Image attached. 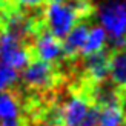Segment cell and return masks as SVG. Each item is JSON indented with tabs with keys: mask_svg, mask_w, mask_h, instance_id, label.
I'll list each match as a JSON object with an SVG mask.
<instances>
[{
	"mask_svg": "<svg viewBox=\"0 0 126 126\" xmlns=\"http://www.w3.org/2000/svg\"><path fill=\"white\" fill-rule=\"evenodd\" d=\"M125 111L122 103H111L98 108L97 126H123Z\"/></svg>",
	"mask_w": 126,
	"mask_h": 126,
	"instance_id": "obj_10",
	"label": "cell"
},
{
	"mask_svg": "<svg viewBox=\"0 0 126 126\" xmlns=\"http://www.w3.org/2000/svg\"><path fill=\"white\" fill-rule=\"evenodd\" d=\"M106 42H108V35H106L105 29L100 25H95L91 29H88V35H86L85 45L81 48V54L89 55L98 51H103V48L106 46Z\"/></svg>",
	"mask_w": 126,
	"mask_h": 126,
	"instance_id": "obj_12",
	"label": "cell"
},
{
	"mask_svg": "<svg viewBox=\"0 0 126 126\" xmlns=\"http://www.w3.org/2000/svg\"><path fill=\"white\" fill-rule=\"evenodd\" d=\"M66 0H49V3H65Z\"/></svg>",
	"mask_w": 126,
	"mask_h": 126,
	"instance_id": "obj_16",
	"label": "cell"
},
{
	"mask_svg": "<svg viewBox=\"0 0 126 126\" xmlns=\"http://www.w3.org/2000/svg\"><path fill=\"white\" fill-rule=\"evenodd\" d=\"M0 63L16 71H20L29 63V49L23 45V40L8 31L0 32Z\"/></svg>",
	"mask_w": 126,
	"mask_h": 126,
	"instance_id": "obj_3",
	"label": "cell"
},
{
	"mask_svg": "<svg viewBox=\"0 0 126 126\" xmlns=\"http://www.w3.org/2000/svg\"><path fill=\"white\" fill-rule=\"evenodd\" d=\"M91 106L88 105V100L81 95H71L60 111V118L65 126H81L85 117Z\"/></svg>",
	"mask_w": 126,
	"mask_h": 126,
	"instance_id": "obj_6",
	"label": "cell"
},
{
	"mask_svg": "<svg viewBox=\"0 0 126 126\" xmlns=\"http://www.w3.org/2000/svg\"><path fill=\"white\" fill-rule=\"evenodd\" d=\"M18 80V71L0 63V91L8 89Z\"/></svg>",
	"mask_w": 126,
	"mask_h": 126,
	"instance_id": "obj_13",
	"label": "cell"
},
{
	"mask_svg": "<svg viewBox=\"0 0 126 126\" xmlns=\"http://www.w3.org/2000/svg\"><path fill=\"white\" fill-rule=\"evenodd\" d=\"M125 88H126V86H125Z\"/></svg>",
	"mask_w": 126,
	"mask_h": 126,
	"instance_id": "obj_18",
	"label": "cell"
},
{
	"mask_svg": "<svg viewBox=\"0 0 126 126\" xmlns=\"http://www.w3.org/2000/svg\"><path fill=\"white\" fill-rule=\"evenodd\" d=\"M98 22L115 49L126 48V2L106 0L100 5Z\"/></svg>",
	"mask_w": 126,
	"mask_h": 126,
	"instance_id": "obj_1",
	"label": "cell"
},
{
	"mask_svg": "<svg viewBox=\"0 0 126 126\" xmlns=\"http://www.w3.org/2000/svg\"><path fill=\"white\" fill-rule=\"evenodd\" d=\"M55 71L52 63L43 60H32L23 68L22 80L23 83L32 89H46L54 83Z\"/></svg>",
	"mask_w": 126,
	"mask_h": 126,
	"instance_id": "obj_4",
	"label": "cell"
},
{
	"mask_svg": "<svg viewBox=\"0 0 126 126\" xmlns=\"http://www.w3.org/2000/svg\"><path fill=\"white\" fill-rule=\"evenodd\" d=\"M63 126H65V125H63Z\"/></svg>",
	"mask_w": 126,
	"mask_h": 126,
	"instance_id": "obj_17",
	"label": "cell"
},
{
	"mask_svg": "<svg viewBox=\"0 0 126 126\" xmlns=\"http://www.w3.org/2000/svg\"><path fill=\"white\" fill-rule=\"evenodd\" d=\"M17 2L25 8H39L42 6V3H45V0H17Z\"/></svg>",
	"mask_w": 126,
	"mask_h": 126,
	"instance_id": "obj_14",
	"label": "cell"
},
{
	"mask_svg": "<svg viewBox=\"0 0 126 126\" xmlns=\"http://www.w3.org/2000/svg\"><path fill=\"white\" fill-rule=\"evenodd\" d=\"M88 35V25L86 23H75L74 28L65 35L62 42L63 48V55L66 57H75L81 52V48L85 45Z\"/></svg>",
	"mask_w": 126,
	"mask_h": 126,
	"instance_id": "obj_8",
	"label": "cell"
},
{
	"mask_svg": "<svg viewBox=\"0 0 126 126\" xmlns=\"http://www.w3.org/2000/svg\"><path fill=\"white\" fill-rule=\"evenodd\" d=\"M20 115V105L16 94L9 89L0 91V122L17 120Z\"/></svg>",
	"mask_w": 126,
	"mask_h": 126,
	"instance_id": "obj_11",
	"label": "cell"
},
{
	"mask_svg": "<svg viewBox=\"0 0 126 126\" xmlns=\"http://www.w3.org/2000/svg\"><path fill=\"white\" fill-rule=\"evenodd\" d=\"M108 77L111 79L112 85L126 86V48L117 49L112 55H109Z\"/></svg>",
	"mask_w": 126,
	"mask_h": 126,
	"instance_id": "obj_9",
	"label": "cell"
},
{
	"mask_svg": "<svg viewBox=\"0 0 126 126\" xmlns=\"http://www.w3.org/2000/svg\"><path fill=\"white\" fill-rule=\"evenodd\" d=\"M79 18V14L69 3H49L45 11L48 32H51L59 40L65 39V35L74 28Z\"/></svg>",
	"mask_w": 126,
	"mask_h": 126,
	"instance_id": "obj_2",
	"label": "cell"
},
{
	"mask_svg": "<svg viewBox=\"0 0 126 126\" xmlns=\"http://www.w3.org/2000/svg\"><path fill=\"white\" fill-rule=\"evenodd\" d=\"M108 66H109V52L103 49L95 54L85 55V71L88 79L94 83H100L108 79Z\"/></svg>",
	"mask_w": 126,
	"mask_h": 126,
	"instance_id": "obj_7",
	"label": "cell"
},
{
	"mask_svg": "<svg viewBox=\"0 0 126 126\" xmlns=\"http://www.w3.org/2000/svg\"><path fill=\"white\" fill-rule=\"evenodd\" d=\"M34 52L39 57V60L48 62V63H54L63 59V48H62V42L54 37L51 32H42L37 35V39L34 42Z\"/></svg>",
	"mask_w": 126,
	"mask_h": 126,
	"instance_id": "obj_5",
	"label": "cell"
},
{
	"mask_svg": "<svg viewBox=\"0 0 126 126\" xmlns=\"http://www.w3.org/2000/svg\"><path fill=\"white\" fill-rule=\"evenodd\" d=\"M0 126H23L20 122H18V118L17 120H8V122H2L0 123Z\"/></svg>",
	"mask_w": 126,
	"mask_h": 126,
	"instance_id": "obj_15",
	"label": "cell"
}]
</instances>
